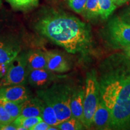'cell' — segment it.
<instances>
[{
    "instance_id": "83f0119b",
    "label": "cell",
    "mask_w": 130,
    "mask_h": 130,
    "mask_svg": "<svg viewBox=\"0 0 130 130\" xmlns=\"http://www.w3.org/2000/svg\"><path fill=\"white\" fill-rule=\"evenodd\" d=\"M124 52H125V54L126 56L128 58H130V46L125 48Z\"/></svg>"
},
{
    "instance_id": "7c38bea8",
    "label": "cell",
    "mask_w": 130,
    "mask_h": 130,
    "mask_svg": "<svg viewBox=\"0 0 130 130\" xmlns=\"http://www.w3.org/2000/svg\"><path fill=\"white\" fill-rule=\"evenodd\" d=\"M84 97V90L83 87L75 89L73 90L70 102V108L72 117L77 119L81 122H83V117Z\"/></svg>"
},
{
    "instance_id": "52a82bcc",
    "label": "cell",
    "mask_w": 130,
    "mask_h": 130,
    "mask_svg": "<svg viewBox=\"0 0 130 130\" xmlns=\"http://www.w3.org/2000/svg\"><path fill=\"white\" fill-rule=\"evenodd\" d=\"M30 97V92L24 85L3 86L0 88V100L22 104Z\"/></svg>"
},
{
    "instance_id": "484cf974",
    "label": "cell",
    "mask_w": 130,
    "mask_h": 130,
    "mask_svg": "<svg viewBox=\"0 0 130 130\" xmlns=\"http://www.w3.org/2000/svg\"><path fill=\"white\" fill-rule=\"evenodd\" d=\"M18 127L13 122L0 126V130H17Z\"/></svg>"
},
{
    "instance_id": "ffe728a7",
    "label": "cell",
    "mask_w": 130,
    "mask_h": 130,
    "mask_svg": "<svg viewBox=\"0 0 130 130\" xmlns=\"http://www.w3.org/2000/svg\"><path fill=\"white\" fill-rule=\"evenodd\" d=\"M0 104L4 107L5 110L12 117L13 121L21 115L22 104L2 100H0Z\"/></svg>"
},
{
    "instance_id": "8fae6325",
    "label": "cell",
    "mask_w": 130,
    "mask_h": 130,
    "mask_svg": "<svg viewBox=\"0 0 130 130\" xmlns=\"http://www.w3.org/2000/svg\"><path fill=\"white\" fill-rule=\"evenodd\" d=\"M19 53L18 48L0 42V75L1 77H4L10 63Z\"/></svg>"
},
{
    "instance_id": "7a4b0ae2",
    "label": "cell",
    "mask_w": 130,
    "mask_h": 130,
    "mask_svg": "<svg viewBox=\"0 0 130 130\" xmlns=\"http://www.w3.org/2000/svg\"><path fill=\"white\" fill-rule=\"evenodd\" d=\"M36 31L69 53L86 51L91 43L90 28L75 16L62 12H46L35 21Z\"/></svg>"
},
{
    "instance_id": "44dd1931",
    "label": "cell",
    "mask_w": 130,
    "mask_h": 130,
    "mask_svg": "<svg viewBox=\"0 0 130 130\" xmlns=\"http://www.w3.org/2000/svg\"><path fill=\"white\" fill-rule=\"evenodd\" d=\"M56 126L58 128V129L61 130H79L84 129L83 123L78 119L73 117L62 122Z\"/></svg>"
},
{
    "instance_id": "e0dca14e",
    "label": "cell",
    "mask_w": 130,
    "mask_h": 130,
    "mask_svg": "<svg viewBox=\"0 0 130 130\" xmlns=\"http://www.w3.org/2000/svg\"><path fill=\"white\" fill-rule=\"evenodd\" d=\"M99 13L102 19L108 18L116 8L113 0H98Z\"/></svg>"
},
{
    "instance_id": "2e32d148",
    "label": "cell",
    "mask_w": 130,
    "mask_h": 130,
    "mask_svg": "<svg viewBox=\"0 0 130 130\" xmlns=\"http://www.w3.org/2000/svg\"><path fill=\"white\" fill-rule=\"evenodd\" d=\"M13 9L21 11H28L37 7L39 0H6Z\"/></svg>"
},
{
    "instance_id": "ac0fdd59",
    "label": "cell",
    "mask_w": 130,
    "mask_h": 130,
    "mask_svg": "<svg viewBox=\"0 0 130 130\" xmlns=\"http://www.w3.org/2000/svg\"><path fill=\"white\" fill-rule=\"evenodd\" d=\"M43 121L40 116L37 117H23L19 116L13 121V122L17 126H23L27 130H30L33 126L39 122Z\"/></svg>"
},
{
    "instance_id": "4fadbf2b",
    "label": "cell",
    "mask_w": 130,
    "mask_h": 130,
    "mask_svg": "<svg viewBox=\"0 0 130 130\" xmlns=\"http://www.w3.org/2000/svg\"><path fill=\"white\" fill-rule=\"evenodd\" d=\"M41 112V99L39 97H30L22 104L20 116L23 117L40 116Z\"/></svg>"
},
{
    "instance_id": "4316f807",
    "label": "cell",
    "mask_w": 130,
    "mask_h": 130,
    "mask_svg": "<svg viewBox=\"0 0 130 130\" xmlns=\"http://www.w3.org/2000/svg\"><path fill=\"white\" fill-rule=\"evenodd\" d=\"M129 1V0H113L115 4L116 5V6H121V5H122L125 3L127 2V1Z\"/></svg>"
},
{
    "instance_id": "277c9868",
    "label": "cell",
    "mask_w": 130,
    "mask_h": 130,
    "mask_svg": "<svg viewBox=\"0 0 130 130\" xmlns=\"http://www.w3.org/2000/svg\"><path fill=\"white\" fill-rule=\"evenodd\" d=\"M100 100V88L98 76L93 70L87 74L84 91L83 124L86 128H90L94 113Z\"/></svg>"
},
{
    "instance_id": "603a6c76",
    "label": "cell",
    "mask_w": 130,
    "mask_h": 130,
    "mask_svg": "<svg viewBox=\"0 0 130 130\" xmlns=\"http://www.w3.org/2000/svg\"><path fill=\"white\" fill-rule=\"evenodd\" d=\"M13 122V119L9 115L4 107L0 104V126Z\"/></svg>"
},
{
    "instance_id": "f1b7e54d",
    "label": "cell",
    "mask_w": 130,
    "mask_h": 130,
    "mask_svg": "<svg viewBox=\"0 0 130 130\" xmlns=\"http://www.w3.org/2000/svg\"><path fill=\"white\" fill-rule=\"evenodd\" d=\"M1 5H2V1H1V0H0V7L1 6Z\"/></svg>"
},
{
    "instance_id": "5bb4252c",
    "label": "cell",
    "mask_w": 130,
    "mask_h": 130,
    "mask_svg": "<svg viewBox=\"0 0 130 130\" xmlns=\"http://www.w3.org/2000/svg\"><path fill=\"white\" fill-rule=\"evenodd\" d=\"M27 66L28 70L47 69L46 55L40 50H32L27 54Z\"/></svg>"
},
{
    "instance_id": "d6986e66",
    "label": "cell",
    "mask_w": 130,
    "mask_h": 130,
    "mask_svg": "<svg viewBox=\"0 0 130 130\" xmlns=\"http://www.w3.org/2000/svg\"><path fill=\"white\" fill-rule=\"evenodd\" d=\"M87 19L95 18L100 15L98 0H87L82 13Z\"/></svg>"
},
{
    "instance_id": "9c48e42d",
    "label": "cell",
    "mask_w": 130,
    "mask_h": 130,
    "mask_svg": "<svg viewBox=\"0 0 130 130\" xmlns=\"http://www.w3.org/2000/svg\"><path fill=\"white\" fill-rule=\"evenodd\" d=\"M47 69L52 72L63 73L70 70V66L64 56L56 51L45 52Z\"/></svg>"
},
{
    "instance_id": "d4e9b609",
    "label": "cell",
    "mask_w": 130,
    "mask_h": 130,
    "mask_svg": "<svg viewBox=\"0 0 130 130\" xmlns=\"http://www.w3.org/2000/svg\"><path fill=\"white\" fill-rule=\"evenodd\" d=\"M121 18L125 22H126V23L130 24V6L127 9H125Z\"/></svg>"
},
{
    "instance_id": "6da1fadb",
    "label": "cell",
    "mask_w": 130,
    "mask_h": 130,
    "mask_svg": "<svg viewBox=\"0 0 130 130\" xmlns=\"http://www.w3.org/2000/svg\"><path fill=\"white\" fill-rule=\"evenodd\" d=\"M100 99L109 111L111 129H130V61L113 56L101 65L98 77Z\"/></svg>"
},
{
    "instance_id": "cb8c5ba5",
    "label": "cell",
    "mask_w": 130,
    "mask_h": 130,
    "mask_svg": "<svg viewBox=\"0 0 130 130\" xmlns=\"http://www.w3.org/2000/svg\"><path fill=\"white\" fill-rule=\"evenodd\" d=\"M50 125L45 121H42L33 126L30 130H48Z\"/></svg>"
},
{
    "instance_id": "8992f818",
    "label": "cell",
    "mask_w": 130,
    "mask_h": 130,
    "mask_svg": "<svg viewBox=\"0 0 130 130\" xmlns=\"http://www.w3.org/2000/svg\"><path fill=\"white\" fill-rule=\"evenodd\" d=\"M107 35L114 46L124 48L130 46V24L121 18H114L109 21Z\"/></svg>"
},
{
    "instance_id": "3957f363",
    "label": "cell",
    "mask_w": 130,
    "mask_h": 130,
    "mask_svg": "<svg viewBox=\"0 0 130 130\" xmlns=\"http://www.w3.org/2000/svg\"><path fill=\"white\" fill-rule=\"evenodd\" d=\"M72 92L73 89L69 86L54 84L49 88L37 90V94L39 98L52 105L60 123L72 117L70 102Z\"/></svg>"
},
{
    "instance_id": "ba28073f",
    "label": "cell",
    "mask_w": 130,
    "mask_h": 130,
    "mask_svg": "<svg viewBox=\"0 0 130 130\" xmlns=\"http://www.w3.org/2000/svg\"><path fill=\"white\" fill-rule=\"evenodd\" d=\"M53 72L47 69L28 70L27 81L32 87L43 89L50 85L54 79Z\"/></svg>"
},
{
    "instance_id": "7402d4cb",
    "label": "cell",
    "mask_w": 130,
    "mask_h": 130,
    "mask_svg": "<svg viewBox=\"0 0 130 130\" xmlns=\"http://www.w3.org/2000/svg\"><path fill=\"white\" fill-rule=\"evenodd\" d=\"M87 0H68V4L71 9L77 13H82Z\"/></svg>"
},
{
    "instance_id": "30bf717a",
    "label": "cell",
    "mask_w": 130,
    "mask_h": 130,
    "mask_svg": "<svg viewBox=\"0 0 130 130\" xmlns=\"http://www.w3.org/2000/svg\"><path fill=\"white\" fill-rule=\"evenodd\" d=\"M92 124L98 129H111L110 113L100 99L94 113Z\"/></svg>"
},
{
    "instance_id": "5b68a950",
    "label": "cell",
    "mask_w": 130,
    "mask_h": 130,
    "mask_svg": "<svg viewBox=\"0 0 130 130\" xmlns=\"http://www.w3.org/2000/svg\"><path fill=\"white\" fill-rule=\"evenodd\" d=\"M27 54L18 55L10 63L6 74L1 80L0 86L23 85L27 81Z\"/></svg>"
},
{
    "instance_id": "f546056e",
    "label": "cell",
    "mask_w": 130,
    "mask_h": 130,
    "mask_svg": "<svg viewBox=\"0 0 130 130\" xmlns=\"http://www.w3.org/2000/svg\"><path fill=\"white\" fill-rule=\"evenodd\" d=\"M1 78H2V77H1V75H0V79H1Z\"/></svg>"
},
{
    "instance_id": "9a60e30c",
    "label": "cell",
    "mask_w": 130,
    "mask_h": 130,
    "mask_svg": "<svg viewBox=\"0 0 130 130\" xmlns=\"http://www.w3.org/2000/svg\"><path fill=\"white\" fill-rule=\"evenodd\" d=\"M41 117L43 121L50 126H57L59 124L56 112L52 105L48 102L42 100Z\"/></svg>"
}]
</instances>
